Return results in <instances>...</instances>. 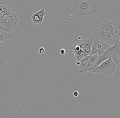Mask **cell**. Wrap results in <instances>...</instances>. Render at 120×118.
<instances>
[{"instance_id": "6da1fadb", "label": "cell", "mask_w": 120, "mask_h": 118, "mask_svg": "<svg viewBox=\"0 0 120 118\" xmlns=\"http://www.w3.org/2000/svg\"><path fill=\"white\" fill-rule=\"evenodd\" d=\"M92 27V34L96 39L110 46L120 39V22L113 13L103 14L94 21Z\"/></svg>"}, {"instance_id": "7a4b0ae2", "label": "cell", "mask_w": 120, "mask_h": 118, "mask_svg": "<svg viewBox=\"0 0 120 118\" xmlns=\"http://www.w3.org/2000/svg\"><path fill=\"white\" fill-rule=\"evenodd\" d=\"M98 9L97 4L94 1L75 0L73 2L71 12L75 16H91L95 14Z\"/></svg>"}, {"instance_id": "3957f363", "label": "cell", "mask_w": 120, "mask_h": 118, "mask_svg": "<svg viewBox=\"0 0 120 118\" xmlns=\"http://www.w3.org/2000/svg\"><path fill=\"white\" fill-rule=\"evenodd\" d=\"M120 56V39H117L112 47H109L102 55L98 57V59L97 62L88 69V72H90L100 64L103 61L109 59H111L117 66L119 64Z\"/></svg>"}, {"instance_id": "277c9868", "label": "cell", "mask_w": 120, "mask_h": 118, "mask_svg": "<svg viewBox=\"0 0 120 118\" xmlns=\"http://www.w3.org/2000/svg\"><path fill=\"white\" fill-rule=\"evenodd\" d=\"M116 67V64L112 60L109 59L101 63L98 66L93 69L90 72L103 74L105 76H111L114 72Z\"/></svg>"}, {"instance_id": "5b68a950", "label": "cell", "mask_w": 120, "mask_h": 118, "mask_svg": "<svg viewBox=\"0 0 120 118\" xmlns=\"http://www.w3.org/2000/svg\"><path fill=\"white\" fill-rule=\"evenodd\" d=\"M93 44L91 47V51L89 56L97 54L98 56L104 53L106 50L111 46L103 42L99 41L93 38Z\"/></svg>"}, {"instance_id": "8992f818", "label": "cell", "mask_w": 120, "mask_h": 118, "mask_svg": "<svg viewBox=\"0 0 120 118\" xmlns=\"http://www.w3.org/2000/svg\"><path fill=\"white\" fill-rule=\"evenodd\" d=\"M18 22V17L15 11L11 9L9 16L6 19L3 27L8 32H9Z\"/></svg>"}, {"instance_id": "52a82bcc", "label": "cell", "mask_w": 120, "mask_h": 118, "mask_svg": "<svg viewBox=\"0 0 120 118\" xmlns=\"http://www.w3.org/2000/svg\"><path fill=\"white\" fill-rule=\"evenodd\" d=\"M78 43L81 46L82 50L84 51L87 54L88 56L91 51V47L93 44V38L85 39L80 41H78Z\"/></svg>"}, {"instance_id": "ba28073f", "label": "cell", "mask_w": 120, "mask_h": 118, "mask_svg": "<svg viewBox=\"0 0 120 118\" xmlns=\"http://www.w3.org/2000/svg\"><path fill=\"white\" fill-rule=\"evenodd\" d=\"M98 56L97 54L94 55L89 56L87 65L86 66V68L79 73L85 74L87 72H88L89 69L93 66L97 62L98 59Z\"/></svg>"}, {"instance_id": "9c48e42d", "label": "cell", "mask_w": 120, "mask_h": 118, "mask_svg": "<svg viewBox=\"0 0 120 118\" xmlns=\"http://www.w3.org/2000/svg\"><path fill=\"white\" fill-rule=\"evenodd\" d=\"M12 35L6 31L0 30V45L2 46L9 39H12Z\"/></svg>"}, {"instance_id": "30bf717a", "label": "cell", "mask_w": 120, "mask_h": 118, "mask_svg": "<svg viewBox=\"0 0 120 118\" xmlns=\"http://www.w3.org/2000/svg\"><path fill=\"white\" fill-rule=\"evenodd\" d=\"M89 57V56H88L83 58L79 61L80 63L79 65V72H81L86 68V66L87 65Z\"/></svg>"}, {"instance_id": "8fae6325", "label": "cell", "mask_w": 120, "mask_h": 118, "mask_svg": "<svg viewBox=\"0 0 120 118\" xmlns=\"http://www.w3.org/2000/svg\"><path fill=\"white\" fill-rule=\"evenodd\" d=\"M71 49L75 54V56L78 55L82 50L81 46L77 42L72 46Z\"/></svg>"}, {"instance_id": "7c38bea8", "label": "cell", "mask_w": 120, "mask_h": 118, "mask_svg": "<svg viewBox=\"0 0 120 118\" xmlns=\"http://www.w3.org/2000/svg\"><path fill=\"white\" fill-rule=\"evenodd\" d=\"M31 17L32 19V22L34 24L40 25L43 23V20L40 19L36 13L33 14Z\"/></svg>"}, {"instance_id": "4fadbf2b", "label": "cell", "mask_w": 120, "mask_h": 118, "mask_svg": "<svg viewBox=\"0 0 120 118\" xmlns=\"http://www.w3.org/2000/svg\"><path fill=\"white\" fill-rule=\"evenodd\" d=\"M12 9L7 5H3L0 6V15L5 14L10 11Z\"/></svg>"}, {"instance_id": "5bb4252c", "label": "cell", "mask_w": 120, "mask_h": 118, "mask_svg": "<svg viewBox=\"0 0 120 118\" xmlns=\"http://www.w3.org/2000/svg\"><path fill=\"white\" fill-rule=\"evenodd\" d=\"M88 56L87 54L84 51L82 50L79 54L76 56H75L74 59L77 62H79L83 58H84Z\"/></svg>"}, {"instance_id": "9a60e30c", "label": "cell", "mask_w": 120, "mask_h": 118, "mask_svg": "<svg viewBox=\"0 0 120 118\" xmlns=\"http://www.w3.org/2000/svg\"><path fill=\"white\" fill-rule=\"evenodd\" d=\"M36 13L40 19L42 20H43L44 16L47 15V12L45 11L44 9H42L40 11Z\"/></svg>"}, {"instance_id": "2e32d148", "label": "cell", "mask_w": 120, "mask_h": 118, "mask_svg": "<svg viewBox=\"0 0 120 118\" xmlns=\"http://www.w3.org/2000/svg\"><path fill=\"white\" fill-rule=\"evenodd\" d=\"M58 53L60 56L63 57L65 56L66 54V50L64 49H61L58 51Z\"/></svg>"}, {"instance_id": "e0dca14e", "label": "cell", "mask_w": 120, "mask_h": 118, "mask_svg": "<svg viewBox=\"0 0 120 118\" xmlns=\"http://www.w3.org/2000/svg\"><path fill=\"white\" fill-rule=\"evenodd\" d=\"M45 51V48L43 47H41L40 49L39 50V54H40L44 53Z\"/></svg>"}, {"instance_id": "ac0fdd59", "label": "cell", "mask_w": 120, "mask_h": 118, "mask_svg": "<svg viewBox=\"0 0 120 118\" xmlns=\"http://www.w3.org/2000/svg\"><path fill=\"white\" fill-rule=\"evenodd\" d=\"M79 95V93L77 91H75L73 93V95L75 97H78Z\"/></svg>"}, {"instance_id": "d6986e66", "label": "cell", "mask_w": 120, "mask_h": 118, "mask_svg": "<svg viewBox=\"0 0 120 118\" xmlns=\"http://www.w3.org/2000/svg\"><path fill=\"white\" fill-rule=\"evenodd\" d=\"M0 30H3L4 31H6V32H7L6 30L3 27L1 26H0Z\"/></svg>"}, {"instance_id": "ffe728a7", "label": "cell", "mask_w": 120, "mask_h": 118, "mask_svg": "<svg viewBox=\"0 0 120 118\" xmlns=\"http://www.w3.org/2000/svg\"><path fill=\"white\" fill-rule=\"evenodd\" d=\"M79 63H80V62H76V64H77V65H79Z\"/></svg>"}, {"instance_id": "44dd1931", "label": "cell", "mask_w": 120, "mask_h": 118, "mask_svg": "<svg viewBox=\"0 0 120 118\" xmlns=\"http://www.w3.org/2000/svg\"></svg>"}, {"instance_id": "7402d4cb", "label": "cell", "mask_w": 120, "mask_h": 118, "mask_svg": "<svg viewBox=\"0 0 120 118\" xmlns=\"http://www.w3.org/2000/svg\"></svg>"}]
</instances>
